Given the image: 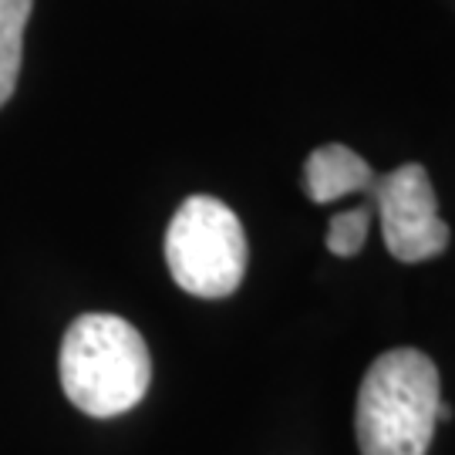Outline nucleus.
Here are the masks:
<instances>
[{"label": "nucleus", "mask_w": 455, "mask_h": 455, "mask_svg": "<svg viewBox=\"0 0 455 455\" xmlns=\"http://www.w3.org/2000/svg\"><path fill=\"white\" fill-rule=\"evenodd\" d=\"M439 405L435 361L415 347L385 351L371 361L358 388L355 435L361 455H428Z\"/></svg>", "instance_id": "1"}, {"label": "nucleus", "mask_w": 455, "mask_h": 455, "mask_svg": "<svg viewBox=\"0 0 455 455\" xmlns=\"http://www.w3.org/2000/svg\"><path fill=\"white\" fill-rule=\"evenodd\" d=\"M61 388L68 402L92 415L115 419L146 398L152 358L142 334L118 314H82L61 341Z\"/></svg>", "instance_id": "2"}, {"label": "nucleus", "mask_w": 455, "mask_h": 455, "mask_svg": "<svg viewBox=\"0 0 455 455\" xmlns=\"http://www.w3.org/2000/svg\"><path fill=\"white\" fill-rule=\"evenodd\" d=\"M246 233L240 216L216 196H189L165 229V263L186 293L223 300L243 283Z\"/></svg>", "instance_id": "3"}, {"label": "nucleus", "mask_w": 455, "mask_h": 455, "mask_svg": "<svg viewBox=\"0 0 455 455\" xmlns=\"http://www.w3.org/2000/svg\"><path fill=\"white\" fill-rule=\"evenodd\" d=\"M368 203L381 220V240L402 263L435 260L449 246V227L439 216V199L425 165L405 163L368 186Z\"/></svg>", "instance_id": "4"}, {"label": "nucleus", "mask_w": 455, "mask_h": 455, "mask_svg": "<svg viewBox=\"0 0 455 455\" xmlns=\"http://www.w3.org/2000/svg\"><path fill=\"white\" fill-rule=\"evenodd\" d=\"M374 169L368 159H361L355 148L341 142H327L314 148L304 163V189L314 203H338L344 196L368 193Z\"/></svg>", "instance_id": "5"}, {"label": "nucleus", "mask_w": 455, "mask_h": 455, "mask_svg": "<svg viewBox=\"0 0 455 455\" xmlns=\"http://www.w3.org/2000/svg\"><path fill=\"white\" fill-rule=\"evenodd\" d=\"M34 0H0V108L11 101L24 58V31Z\"/></svg>", "instance_id": "6"}, {"label": "nucleus", "mask_w": 455, "mask_h": 455, "mask_svg": "<svg viewBox=\"0 0 455 455\" xmlns=\"http://www.w3.org/2000/svg\"><path fill=\"white\" fill-rule=\"evenodd\" d=\"M371 203H364V206H355V210H344L338 212L334 220H331V227H327V250L334 253V257H358L364 240H368V229H371Z\"/></svg>", "instance_id": "7"}, {"label": "nucleus", "mask_w": 455, "mask_h": 455, "mask_svg": "<svg viewBox=\"0 0 455 455\" xmlns=\"http://www.w3.org/2000/svg\"><path fill=\"white\" fill-rule=\"evenodd\" d=\"M449 419H452V405H445V402H442V405H439V422H449Z\"/></svg>", "instance_id": "8"}]
</instances>
